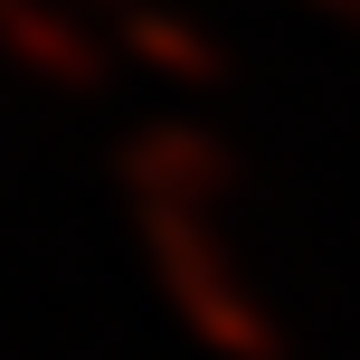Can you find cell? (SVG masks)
<instances>
[{
	"instance_id": "6da1fadb",
	"label": "cell",
	"mask_w": 360,
	"mask_h": 360,
	"mask_svg": "<svg viewBox=\"0 0 360 360\" xmlns=\"http://www.w3.org/2000/svg\"><path fill=\"white\" fill-rule=\"evenodd\" d=\"M133 228H143V266L162 285V304L180 313V332L209 360H294L275 304L256 294V275L237 266L228 228L209 209H143Z\"/></svg>"
},
{
	"instance_id": "7a4b0ae2",
	"label": "cell",
	"mask_w": 360,
	"mask_h": 360,
	"mask_svg": "<svg viewBox=\"0 0 360 360\" xmlns=\"http://www.w3.org/2000/svg\"><path fill=\"white\" fill-rule=\"evenodd\" d=\"M114 180H124L133 218L143 209H209L218 218L237 190V152L209 124H190V114H162V124H133L114 143Z\"/></svg>"
},
{
	"instance_id": "3957f363",
	"label": "cell",
	"mask_w": 360,
	"mask_h": 360,
	"mask_svg": "<svg viewBox=\"0 0 360 360\" xmlns=\"http://www.w3.org/2000/svg\"><path fill=\"white\" fill-rule=\"evenodd\" d=\"M0 57L29 86H57V95H95L114 76V38L67 0H10L0 10Z\"/></svg>"
},
{
	"instance_id": "277c9868",
	"label": "cell",
	"mask_w": 360,
	"mask_h": 360,
	"mask_svg": "<svg viewBox=\"0 0 360 360\" xmlns=\"http://www.w3.org/2000/svg\"><path fill=\"white\" fill-rule=\"evenodd\" d=\"M114 57H133L143 76H162L171 95H209V86H228V48H218L199 19L162 10V0H133V10L114 19Z\"/></svg>"
},
{
	"instance_id": "5b68a950",
	"label": "cell",
	"mask_w": 360,
	"mask_h": 360,
	"mask_svg": "<svg viewBox=\"0 0 360 360\" xmlns=\"http://www.w3.org/2000/svg\"><path fill=\"white\" fill-rule=\"evenodd\" d=\"M313 10H323L332 29H360V0H313Z\"/></svg>"
},
{
	"instance_id": "8992f818",
	"label": "cell",
	"mask_w": 360,
	"mask_h": 360,
	"mask_svg": "<svg viewBox=\"0 0 360 360\" xmlns=\"http://www.w3.org/2000/svg\"><path fill=\"white\" fill-rule=\"evenodd\" d=\"M67 10H86V19H124L133 0H67Z\"/></svg>"
}]
</instances>
